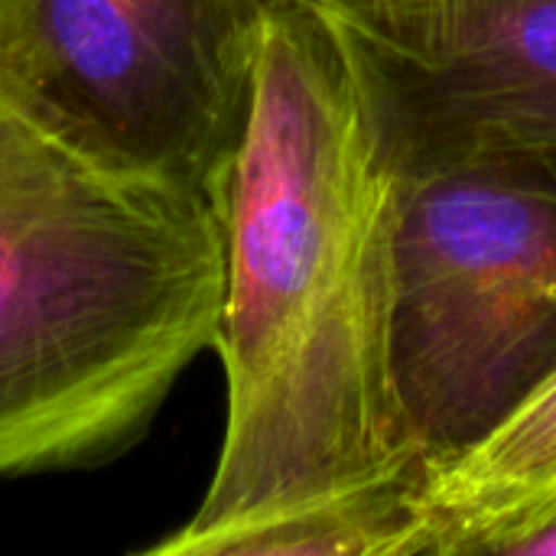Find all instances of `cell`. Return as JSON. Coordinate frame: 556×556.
<instances>
[{
	"label": "cell",
	"instance_id": "obj_1",
	"mask_svg": "<svg viewBox=\"0 0 556 556\" xmlns=\"http://www.w3.org/2000/svg\"><path fill=\"white\" fill-rule=\"evenodd\" d=\"M404 199L362 46L303 0H267L218 202L225 433L199 508L147 554L225 556L287 518L424 502L430 466L394 375Z\"/></svg>",
	"mask_w": 556,
	"mask_h": 556
},
{
	"label": "cell",
	"instance_id": "obj_2",
	"mask_svg": "<svg viewBox=\"0 0 556 556\" xmlns=\"http://www.w3.org/2000/svg\"><path fill=\"white\" fill-rule=\"evenodd\" d=\"M222 303L212 202L98 176L0 121V479L140 446L215 352Z\"/></svg>",
	"mask_w": 556,
	"mask_h": 556
},
{
	"label": "cell",
	"instance_id": "obj_3",
	"mask_svg": "<svg viewBox=\"0 0 556 556\" xmlns=\"http://www.w3.org/2000/svg\"><path fill=\"white\" fill-rule=\"evenodd\" d=\"M267 0H0V114L117 179L222 202Z\"/></svg>",
	"mask_w": 556,
	"mask_h": 556
},
{
	"label": "cell",
	"instance_id": "obj_4",
	"mask_svg": "<svg viewBox=\"0 0 556 556\" xmlns=\"http://www.w3.org/2000/svg\"><path fill=\"white\" fill-rule=\"evenodd\" d=\"M394 375L430 479L556 375V189L492 169L407 176Z\"/></svg>",
	"mask_w": 556,
	"mask_h": 556
},
{
	"label": "cell",
	"instance_id": "obj_5",
	"mask_svg": "<svg viewBox=\"0 0 556 556\" xmlns=\"http://www.w3.org/2000/svg\"><path fill=\"white\" fill-rule=\"evenodd\" d=\"M362 52L407 176L492 169L556 189V0L521 3L433 59Z\"/></svg>",
	"mask_w": 556,
	"mask_h": 556
},
{
	"label": "cell",
	"instance_id": "obj_6",
	"mask_svg": "<svg viewBox=\"0 0 556 556\" xmlns=\"http://www.w3.org/2000/svg\"><path fill=\"white\" fill-rule=\"evenodd\" d=\"M556 515V375L424 489L427 556H502Z\"/></svg>",
	"mask_w": 556,
	"mask_h": 556
},
{
	"label": "cell",
	"instance_id": "obj_7",
	"mask_svg": "<svg viewBox=\"0 0 556 556\" xmlns=\"http://www.w3.org/2000/svg\"><path fill=\"white\" fill-rule=\"evenodd\" d=\"M371 52L433 59L476 26L531 0H303Z\"/></svg>",
	"mask_w": 556,
	"mask_h": 556
},
{
	"label": "cell",
	"instance_id": "obj_8",
	"mask_svg": "<svg viewBox=\"0 0 556 556\" xmlns=\"http://www.w3.org/2000/svg\"><path fill=\"white\" fill-rule=\"evenodd\" d=\"M502 556H556V515L521 541H515Z\"/></svg>",
	"mask_w": 556,
	"mask_h": 556
},
{
	"label": "cell",
	"instance_id": "obj_9",
	"mask_svg": "<svg viewBox=\"0 0 556 556\" xmlns=\"http://www.w3.org/2000/svg\"><path fill=\"white\" fill-rule=\"evenodd\" d=\"M0 121H3V114H0Z\"/></svg>",
	"mask_w": 556,
	"mask_h": 556
}]
</instances>
